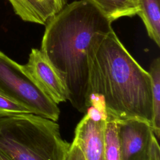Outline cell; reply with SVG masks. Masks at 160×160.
Segmentation results:
<instances>
[{"mask_svg": "<svg viewBox=\"0 0 160 160\" xmlns=\"http://www.w3.org/2000/svg\"><path fill=\"white\" fill-rule=\"evenodd\" d=\"M0 92L32 114L57 121L60 110L25 72L22 65L0 51Z\"/></svg>", "mask_w": 160, "mask_h": 160, "instance_id": "4", "label": "cell"}, {"mask_svg": "<svg viewBox=\"0 0 160 160\" xmlns=\"http://www.w3.org/2000/svg\"><path fill=\"white\" fill-rule=\"evenodd\" d=\"M49 1L59 12L67 4L68 0H47Z\"/></svg>", "mask_w": 160, "mask_h": 160, "instance_id": "15", "label": "cell"}, {"mask_svg": "<svg viewBox=\"0 0 160 160\" xmlns=\"http://www.w3.org/2000/svg\"><path fill=\"white\" fill-rule=\"evenodd\" d=\"M88 96L103 98L107 115L115 119L138 118L152 125L151 79L112 29L93 42L89 56Z\"/></svg>", "mask_w": 160, "mask_h": 160, "instance_id": "2", "label": "cell"}, {"mask_svg": "<svg viewBox=\"0 0 160 160\" xmlns=\"http://www.w3.org/2000/svg\"><path fill=\"white\" fill-rule=\"evenodd\" d=\"M105 122L94 121L86 114L77 125L73 142L86 160H104Z\"/></svg>", "mask_w": 160, "mask_h": 160, "instance_id": "7", "label": "cell"}, {"mask_svg": "<svg viewBox=\"0 0 160 160\" xmlns=\"http://www.w3.org/2000/svg\"><path fill=\"white\" fill-rule=\"evenodd\" d=\"M120 160H149L159 144L150 122L141 119H116Z\"/></svg>", "mask_w": 160, "mask_h": 160, "instance_id": "5", "label": "cell"}, {"mask_svg": "<svg viewBox=\"0 0 160 160\" xmlns=\"http://www.w3.org/2000/svg\"><path fill=\"white\" fill-rule=\"evenodd\" d=\"M0 160H13L9 156L4 154L2 152L0 151Z\"/></svg>", "mask_w": 160, "mask_h": 160, "instance_id": "17", "label": "cell"}, {"mask_svg": "<svg viewBox=\"0 0 160 160\" xmlns=\"http://www.w3.org/2000/svg\"><path fill=\"white\" fill-rule=\"evenodd\" d=\"M111 24L89 0L66 4L45 24L40 50L60 74L68 100L80 112L89 107L91 48L98 36L113 29Z\"/></svg>", "mask_w": 160, "mask_h": 160, "instance_id": "1", "label": "cell"}, {"mask_svg": "<svg viewBox=\"0 0 160 160\" xmlns=\"http://www.w3.org/2000/svg\"><path fill=\"white\" fill-rule=\"evenodd\" d=\"M104 160H120L116 119L109 116L104 126Z\"/></svg>", "mask_w": 160, "mask_h": 160, "instance_id": "12", "label": "cell"}, {"mask_svg": "<svg viewBox=\"0 0 160 160\" xmlns=\"http://www.w3.org/2000/svg\"><path fill=\"white\" fill-rule=\"evenodd\" d=\"M149 73L151 79L152 121V127L157 140L160 134V59H154L151 65Z\"/></svg>", "mask_w": 160, "mask_h": 160, "instance_id": "11", "label": "cell"}, {"mask_svg": "<svg viewBox=\"0 0 160 160\" xmlns=\"http://www.w3.org/2000/svg\"><path fill=\"white\" fill-rule=\"evenodd\" d=\"M149 160H160L159 148H157L154 150V151L152 152V154L151 157V159Z\"/></svg>", "mask_w": 160, "mask_h": 160, "instance_id": "16", "label": "cell"}, {"mask_svg": "<svg viewBox=\"0 0 160 160\" xmlns=\"http://www.w3.org/2000/svg\"><path fill=\"white\" fill-rule=\"evenodd\" d=\"M138 14L146 28L148 36L160 46V0H138Z\"/></svg>", "mask_w": 160, "mask_h": 160, "instance_id": "10", "label": "cell"}, {"mask_svg": "<svg viewBox=\"0 0 160 160\" xmlns=\"http://www.w3.org/2000/svg\"><path fill=\"white\" fill-rule=\"evenodd\" d=\"M65 160H86V159L80 148L78 146V145L76 143H74L72 141V144H70Z\"/></svg>", "mask_w": 160, "mask_h": 160, "instance_id": "14", "label": "cell"}, {"mask_svg": "<svg viewBox=\"0 0 160 160\" xmlns=\"http://www.w3.org/2000/svg\"><path fill=\"white\" fill-rule=\"evenodd\" d=\"M22 68L56 104L68 100V90L62 78L40 49H31L28 62L22 65Z\"/></svg>", "mask_w": 160, "mask_h": 160, "instance_id": "6", "label": "cell"}, {"mask_svg": "<svg viewBox=\"0 0 160 160\" xmlns=\"http://www.w3.org/2000/svg\"><path fill=\"white\" fill-rule=\"evenodd\" d=\"M26 113L32 112L25 106L9 99L0 92V118Z\"/></svg>", "mask_w": 160, "mask_h": 160, "instance_id": "13", "label": "cell"}, {"mask_svg": "<svg viewBox=\"0 0 160 160\" xmlns=\"http://www.w3.org/2000/svg\"><path fill=\"white\" fill-rule=\"evenodd\" d=\"M110 21L132 17L139 11L138 0H89Z\"/></svg>", "mask_w": 160, "mask_h": 160, "instance_id": "9", "label": "cell"}, {"mask_svg": "<svg viewBox=\"0 0 160 160\" xmlns=\"http://www.w3.org/2000/svg\"><path fill=\"white\" fill-rule=\"evenodd\" d=\"M22 21L45 25L50 18L59 11L47 0H8Z\"/></svg>", "mask_w": 160, "mask_h": 160, "instance_id": "8", "label": "cell"}, {"mask_svg": "<svg viewBox=\"0 0 160 160\" xmlns=\"http://www.w3.org/2000/svg\"></svg>", "mask_w": 160, "mask_h": 160, "instance_id": "18", "label": "cell"}, {"mask_svg": "<svg viewBox=\"0 0 160 160\" xmlns=\"http://www.w3.org/2000/svg\"><path fill=\"white\" fill-rule=\"evenodd\" d=\"M69 146L56 121L32 113L0 118V151L13 160H65Z\"/></svg>", "mask_w": 160, "mask_h": 160, "instance_id": "3", "label": "cell"}]
</instances>
